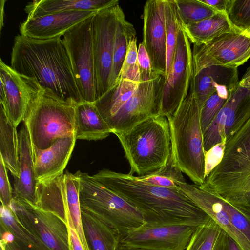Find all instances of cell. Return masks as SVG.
Segmentation results:
<instances>
[{
    "mask_svg": "<svg viewBox=\"0 0 250 250\" xmlns=\"http://www.w3.org/2000/svg\"><path fill=\"white\" fill-rule=\"evenodd\" d=\"M92 177L136 208L146 225L197 227L211 218L180 188L149 185L134 175L107 169L99 171Z\"/></svg>",
    "mask_w": 250,
    "mask_h": 250,
    "instance_id": "6da1fadb",
    "label": "cell"
},
{
    "mask_svg": "<svg viewBox=\"0 0 250 250\" xmlns=\"http://www.w3.org/2000/svg\"><path fill=\"white\" fill-rule=\"evenodd\" d=\"M10 66L35 79L45 91L61 99L77 104L83 102L61 37L39 40L18 35L14 40Z\"/></svg>",
    "mask_w": 250,
    "mask_h": 250,
    "instance_id": "7a4b0ae2",
    "label": "cell"
},
{
    "mask_svg": "<svg viewBox=\"0 0 250 250\" xmlns=\"http://www.w3.org/2000/svg\"><path fill=\"white\" fill-rule=\"evenodd\" d=\"M199 187L232 205L250 208V117L234 121L220 160Z\"/></svg>",
    "mask_w": 250,
    "mask_h": 250,
    "instance_id": "3957f363",
    "label": "cell"
},
{
    "mask_svg": "<svg viewBox=\"0 0 250 250\" xmlns=\"http://www.w3.org/2000/svg\"><path fill=\"white\" fill-rule=\"evenodd\" d=\"M201 107L189 89L188 96L167 119L170 125L171 156L175 165L199 186L206 178V153L201 128Z\"/></svg>",
    "mask_w": 250,
    "mask_h": 250,
    "instance_id": "277c9868",
    "label": "cell"
},
{
    "mask_svg": "<svg viewBox=\"0 0 250 250\" xmlns=\"http://www.w3.org/2000/svg\"><path fill=\"white\" fill-rule=\"evenodd\" d=\"M130 167L128 173L142 176L165 167L171 154L170 125L165 116L148 118L127 131L114 134Z\"/></svg>",
    "mask_w": 250,
    "mask_h": 250,
    "instance_id": "5b68a950",
    "label": "cell"
},
{
    "mask_svg": "<svg viewBox=\"0 0 250 250\" xmlns=\"http://www.w3.org/2000/svg\"><path fill=\"white\" fill-rule=\"evenodd\" d=\"M76 173L80 180L81 209L109 226L119 238L146 223L141 213L123 197L95 180L92 176L81 171Z\"/></svg>",
    "mask_w": 250,
    "mask_h": 250,
    "instance_id": "8992f818",
    "label": "cell"
},
{
    "mask_svg": "<svg viewBox=\"0 0 250 250\" xmlns=\"http://www.w3.org/2000/svg\"><path fill=\"white\" fill-rule=\"evenodd\" d=\"M77 104L44 90L31 105L23 121L28 129L32 146L45 149L59 138L75 135Z\"/></svg>",
    "mask_w": 250,
    "mask_h": 250,
    "instance_id": "52a82bcc",
    "label": "cell"
},
{
    "mask_svg": "<svg viewBox=\"0 0 250 250\" xmlns=\"http://www.w3.org/2000/svg\"><path fill=\"white\" fill-rule=\"evenodd\" d=\"M77 24L63 35L73 75L83 102L94 103L97 89L92 42V19Z\"/></svg>",
    "mask_w": 250,
    "mask_h": 250,
    "instance_id": "ba28073f",
    "label": "cell"
},
{
    "mask_svg": "<svg viewBox=\"0 0 250 250\" xmlns=\"http://www.w3.org/2000/svg\"><path fill=\"white\" fill-rule=\"evenodd\" d=\"M9 206L20 223L47 250H69L67 223L58 215L15 197Z\"/></svg>",
    "mask_w": 250,
    "mask_h": 250,
    "instance_id": "9c48e42d",
    "label": "cell"
},
{
    "mask_svg": "<svg viewBox=\"0 0 250 250\" xmlns=\"http://www.w3.org/2000/svg\"><path fill=\"white\" fill-rule=\"evenodd\" d=\"M125 13L119 4L97 12L92 19V42L97 99L109 87L115 33Z\"/></svg>",
    "mask_w": 250,
    "mask_h": 250,
    "instance_id": "30bf717a",
    "label": "cell"
},
{
    "mask_svg": "<svg viewBox=\"0 0 250 250\" xmlns=\"http://www.w3.org/2000/svg\"><path fill=\"white\" fill-rule=\"evenodd\" d=\"M250 58V31L228 33L192 50L193 75L212 65L238 68Z\"/></svg>",
    "mask_w": 250,
    "mask_h": 250,
    "instance_id": "8fae6325",
    "label": "cell"
},
{
    "mask_svg": "<svg viewBox=\"0 0 250 250\" xmlns=\"http://www.w3.org/2000/svg\"><path fill=\"white\" fill-rule=\"evenodd\" d=\"M165 76L154 73L148 81L140 82L133 95L108 124L112 133L128 130L148 118L160 115Z\"/></svg>",
    "mask_w": 250,
    "mask_h": 250,
    "instance_id": "7c38bea8",
    "label": "cell"
},
{
    "mask_svg": "<svg viewBox=\"0 0 250 250\" xmlns=\"http://www.w3.org/2000/svg\"><path fill=\"white\" fill-rule=\"evenodd\" d=\"M0 103L17 127L44 89L34 78L22 75L0 59Z\"/></svg>",
    "mask_w": 250,
    "mask_h": 250,
    "instance_id": "4fadbf2b",
    "label": "cell"
},
{
    "mask_svg": "<svg viewBox=\"0 0 250 250\" xmlns=\"http://www.w3.org/2000/svg\"><path fill=\"white\" fill-rule=\"evenodd\" d=\"M193 74L192 51L182 25L178 35L172 72L164 85L160 115L168 119L174 114L188 95Z\"/></svg>",
    "mask_w": 250,
    "mask_h": 250,
    "instance_id": "5bb4252c",
    "label": "cell"
},
{
    "mask_svg": "<svg viewBox=\"0 0 250 250\" xmlns=\"http://www.w3.org/2000/svg\"><path fill=\"white\" fill-rule=\"evenodd\" d=\"M197 227L174 225L152 226L145 224L119 237V243L153 250H185Z\"/></svg>",
    "mask_w": 250,
    "mask_h": 250,
    "instance_id": "9a60e30c",
    "label": "cell"
},
{
    "mask_svg": "<svg viewBox=\"0 0 250 250\" xmlns=\"http://www.w3.org/2000/svg\"><path fill=\"white\" fill-rule=\"evenodd\" d=\"M143 40L152 72L165 76L167 43L164 0H149L143 10Z\"/></svg>",
    "mask_w": 250,
    "mask_h": 250,
    "instance_id": "2e32d148",
    "label": "cell"
},
{
    "mask_svg": "<svg viewBox=\"0 0 250 250\" xmlns=\"http://www.w3.org/2000/svg\"><path fill=\"white\" fill-rule=\"evenodd\" d=\"M94 11H69L27 18L20 27L21 35L39 40L61 37L70 29L93 16Z\"/></svg>",
    "mask_w": 250,
    "mask_h": 250,
    "instance_id": "e0dca14e",
    "label": "cell"
},
{
    "mask_svg": "<svg viewBox=\"0 0 250 250\" xmlns=\"http://www.w3.org/2000/svg\"><path fill=\"white\" fill-rule=\"evenodd\" d=\"M250 102V90L238 84L203 134L205 153L217 145L225 144L227 136L237 116Z\"/></svg>",
    "mask_w": 250,
    "mask_h": 250,
    "instance_id": "ac0fdd59",
    "label": "cell"
},
{
    "mask_svg": "<svg viewBox=\"0 0 250 250\" xmlns=\"http://www.w3.org/2000/svg\"><path fill=\"white\" fill-rule=\"evenodd\" d=\"M178 186L201 209L214 220L242 250H250V243L232 224L219 198L195 184L179 182Z\"/></svg>",
    "mask_w": 250,
    "mask_h": 250,
    "instance_id": "d6986e66",
    "label": "cell"
},
{
    "mask_svg": "<svg viewBox=\"0 0 250 250\" xmlns=\"http://www.w3.org/2000/svg\"><path fill=\"white\" fill-rule=\"evenodd\" d=\"M75 135L58 139L49 147L41 150L32 146L36 179L38 182L63 173L74 148Z\"/></svg>",
    "mask_w": 250,
    "mask_h": 250,
    "instance_id": "ffe728a7",
    "label": "cell"
},
{
    "mask_svg": "<svg viewBox=\"0 0 250 250\" xmlns=\"http://www.w3.org/2000/svg\"><path fill=\"white\" fill-rule=\"evenodd\" d=\"M19 135V175L14 182L13 197L37 205V181L36 179L32 144L28 129L23 123Z\"/></svg>",
    "mask_w": 250,
    "mask_h": 250,
    "instance_id": "44dd1931",
    "label": "cell"
},
{
    "mask_svg": "<svg viewBox=\"0 0 250 250\" xmlns=\"http://www.w3.org/2000/svg\"><path fill=\"white\" fill-rule=\"evenodd\" d=\"M238 68L212 65L204 68L193 77L190 88L201 109L218 86L239 83Z\"/></svg>",
    "mask_w": 250,
    "mask_h": 250,
    "instance_id": "7402d4cb",
    "label": "cell"
},
{
    "mask_svg": "<svg viewBox=\"0 0 250 250\" xmlns=\"http://www.w3.org/2000/svg\"><path fill=\"white\" fill-rule=\"evenodd\" d=\"M119 4L118 0H35L29 3L24 10L27 18L69 11H94Z\"/></svg>",
    "mask_w": 250,
    "mask_h": 250,
    "instance_id": "603a6c76",
    "label": "cell"
},
{
    "mask_svg": "<svg viewBox=\"0 0 250 250\" xmlns=\"http://www.w3.org/2000/svg\"><path fill=\"white\" fill-rule=\"evenodd\" d=\"M111 133V129L93 103L83 102L76 105L75 136L76 140H103Z\"/></svg>",
    "mask_w": 250,
    "mask_h": 250,
    "instance_id": "cb8c5ba5",
    "label": "cell"
},
{
    "mask_svg": "<svg viewBox=\"0 0 250 250\" xmlns=\"http://www.w3.org/2000/svg\"><path fill=\"white\" fill-rule=\"evenodd\" d=\"M183 27L189 41L197 46L225 34L242 32L232 25L226 12H219L198 22L183 23Z\"/></svg>",
    "mask_w": 250,
    "mask_h": 250,
    "instance_id": "d4e9b609",
    "label": "cell"
},
{
    "mask_svg": "<svg viewBox=\"0 0 250 250\" xmlns=\"http://www.w3.org/2000/svg\"><path fill=\"white\" fill-rule=\"evenodd\" d=\"M139 83L129 80L119 79L93 103L107 124L133 95Z\"/></svg>",
    "mask_w": 250,
    "mask_h": 250,
    "instance_id": "484cf974",
    "label": "cell"
},
{
    "mask_svg": "<svg viewBox=\"0 0 250 250\" xmlns=\"http://www.w3.org/2000/svg\"><path fill=\"white\" fill-rule=\"evenodd\" d=\"M16 128L0 104V157L15 179L19 177L20 168L19 135Z\"/></svg>",
    "mask_w": 250,
    "mask_h": 250,
    "instance_id": "4316f807",
    "label": "cell"
},
{
    "mask_svg": "<svg viewBox=\"0 0 250 250\" xmlns=\"http://www.w3.org/2000/svg\"><path fill=\"white\" fill-rule=\"evenodd\" d=\"M83 226L91 250H116L119 243L118 234L91 214L81 209Z\"/></svg>",
    "mask_w": 250,
    "mask_h": 250,
    "instance_id": "83f0119b",
    "label": "cell"
},
{
    "mask_svg": "<svg viewBox=\"0 0 250 250\" xmlns=\"http://www.w3.org/2000/svg\"><path fill=\"white\" fill-rule=\"evenodd\" d=\"M228 235L212 219L197 227L185 250H225Z\"/></svg>",
    "mask_w": 250,
    "mask_h": 250,
    "instance_id": "f1b7e54d",
    "label": "cell"
},
{
    "mask_svg": "<svg viewBox=\"0 0 250 250\" xmlns=\"http://www.w3.org/2000/svg\"><path fill=\"white\" fill-rule=\"evenodd\" d=\"M136 35L133 25L126 20L125 15H124L119 21L115 33L109 88L118 81L129 43Z\"/></svg>",
    "mask_w": 250,
    "mask_h": 250,
    "instance_id": "f546056e",
    "label": "cell"
},
{
    "mask_svg": "<svg viewBox=\"0 0 250 250\" xmlns=\"http://www.w3.org/2000/svg\"><path fill=\"white\" fill-rule=\"evenodd\" d=\"M167 58L165 80L172 72L179 31L183 25L175 0H164Z\"/></svg>",
    "mask_w": 250,
    "mask_h": 250,
    "instance_id": "4dcf8cb0",
    "label": "cell"
},
{
    "mask_svg": "<svg viewBox=\"0 0 250 250\" xmlns=\"http://www.w3.org/2000/svg\"><path fill=\"white\" fill-rule=\"evenodd\" d=\"M65 188L69 213L84 250H91L84 233L79 198L80 180L76 173H64Z\"/></svg>",
    "mask_w": 250,
    "mask_h": 250,
    "instance_id": "1f68e13d",
    "label": "cell"
},
{
    "mask_svg": "<svg viewBox=\"0 0 250 250\" xmlns=\"http://www.w3.org/2000/svg\"><path fill=\"white\" fill-rule=\"evenodd\" d=\"M0 227L27 248L32 250H47L17 219L11 208L2 204L0 206Z\"/></svg>",
    "mask_w": 250,
    "mask_h": 250,
    "instance_id": "d6a6232c",
    "label": "cell"
},
{
    "mask_svg": "<svg viewBox=\"0 0 250 250\" xmlns=\"http://www.w3.org/2000/svg\"><path fill=\"white\" fill-rule=\"evenodd\" d=\"M238 84L218 86L215 92L206 101L200 113L201 125L203 134L228 101L232 90Z\"/></svg>",
    "mask_w": 250,
    "mask_h": 250,
    "instance_id": "836d02e7",
    "label": "cell"
},
{
    "mask_svg": "<svg viewBox=\"0 0 250 250\" xmlns=\"http://www.w3.org/2000/svg\"><path fill=\"white\" fill-rule=\"evenodd\" d=\"M135 176L145 183L169 188H178L179 182H186L182 172L175 165L171 154L165 167L147 174Z\"/></svg>",
    "mask_w": 250,
    "mask_h": 250,
    "instance_id": "e575fe53",
    "label": "cell"
},
{
    "mask_svg": "<svg viewBox=\"0 0 250 250\" xmlns=\"http://www.w3.org/2000/svg\"><path fill=\"white\" fill-rule=\"evenodd\" d=\"M183 24L200 22L220 12L200 0H175Z\"/></svg>",
    "mask_w": 250,
    "mask_h": 250,
    "instance_id": "d590c367",
    "label": "cell"
},
{
    "mask_svg": "<svg viewBox=\"0 0 250 250\" xmlns=\"http://www.w3.org/2000/svg\"><path fill=\"white\" fill-rule=\"evenodd\" d=\"M226 13L234 27L250 31V0H229Z\"/></svg>",
    "mask_w": 250,
    "mask_h": 250,
    "instance_id": "8d00e7d4",
    "label": "cell"
},
{
    "mask_svg": "<svg viewBox=\"0 0 250 250\" xmlns=\"http://www.w3.org/2000/svg\"><path fill=\"white\" fill-rule=\"evenodd\" d=\"M218 197L233 226L250 243V208L237 206Z\"/></svg>",
    "mask_w": 250,
    "mask_h": 250,
    "instance_id": "74e56055",
    "label": "cell"
},
{
    "mask_svg": "<svg viewBox=\"0 0 250 250\" xmlns=\"http://www.w3.org/2000/svg\"><path fill=\"white\" fill-rule=\"evenodd\" d=\"M119 79L140 82L136 37L132 38L129 43L127 53L119 75Z\"/></svg>",
    "mask_w": 250,
    "mask_h": 250,
    "instance_id": "f35d334b",
    "label": "cell"
},
{
    "mask_svg": "<svg viewBox=\"0 0 250 250\" xmlns=\"http://www.w3.org/2000/svg\"><path fill=\"white\" fill-rule=\"evenodd\" d=\"M0 198L1 204L9 206L13 198L12 189L3 160L0 157Z\"/></svg>",
    "mask_w": 250,
    "mask_h": 250,
    "instance_id": "ab89813d",
    "label": "cell"
},
{
    "mask_svg": "<svg viewBox=\"0 0 250 250\" xmlns=\"http://www.w3.org/2000/svg\"><path fill=\"white\" fill-rule=\"evenodd\" d=\"M138 61L140 82L146 81L151 79L155 73L152 72L149 57L142 42L139 44L138 49Z\"/></svg>",
    "mask_w": 250,
    "mask_h": 250,
    "instance_id": "60d3db41",
    "label": "cell"
},
{
    "mask_svg": "<svg viewBox=\"0 0 250 250\" xmlns=\"http://www.w3.org/2000/svg\"><path fill=\"white\" fill-rule=\"evenodd\" d=\"M66 218L69 232V250H84L73 224L69 210L66 211Z\"/></svg>",
    "mask_w": 250,
    "mask_h": 250,
    "instance_id": "b9f144b4",
    "label": "cell"
},
{
    "mask_svg": "<svg viewBox=\"0 0 250 250\" xmlns=\"http://www.w3.org/2000/svg\"><path fill=\"white\" fill-rule=\"evenodd\" d=\"M220 12L227 11L229 0H200Z\"/></svg>",
    "mask_w": 250,
    "mask_h": 250,
    "instance_id": "7bdbcfd3",
    "label": "cell"
},
{
    "mask_svg": "<svg viewBox=\"0 0 250 250\" xmlns=\"http://www.w3.org/2000/svg\"><path fill=\"white\" fill-rule=\"evenodd\" d=\"M239 85L250 90V67L247 70L242 79L239 81Z\"/></svg>",
    "mask_w": 250,
    "mask_h": 250,
    "instance_id": "ee69618b",
    "label": "cell"
},
{
    "mask_svg": "<svg viewBox=\"0 0 250 250\" xmlns=\"http://www.w3.org/2000/svg\"><path fill=\"white\" fill-rule=\"evenodd\" d=\"M225 250H242L240 247L232 239L228 236Z\"/></svg>",
    "mask_w": 250,
    "mask_h": 250,
    "instance_id": "f6af8a7d",
    "label": "cell"
},
{
    "mask_svg": "<svg viewBox=\"0 0 250 250\" xmlns=\"http://www.w3.org/2000/svg\"><path fill=\"white\" fill-rule=\"evenodd\" d=\"M116 250H153L143 248L133 247L122 244L119 243Z\"/></svg>",
    "mask_w": 250,
    "mask_h": 250,
    "instance_id": "bcb514c9",
    "label": "cell"
},
{
    "mask_svg": "<svg viewBox=\"0 0 250 250\" xmlns=\"http://www.w3.org/2000/svg\"><path fill=\"white\" fill-rule=\"evenodd\" d=\"M6 0L0 1V31H1L2 28L3 26V14H4V3Z\"/></svg>",
    "mask_w": 250,
    "mask_h": 250,
    "instance_id": "7dc6e473",
    "label": "cell"
},
{
    "mask_svg": "<svg viewBox=\"0 0 250 250\" xmlns=\"http://www.w3.org/2000/svg\"><path fill=\"white\" fill-rule=\"evenodd\" d=\"M0 249L1 250H7L6 247L3 245H0Z\"/></svg>",
    "mask_w": 250,
    "mask_h": 250,
    "instance_id": "c3c4849f",
    "label": "cell"
}]
</instances>
